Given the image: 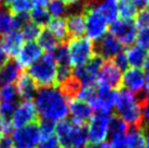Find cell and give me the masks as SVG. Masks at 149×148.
Returning <instances> with one entry per match:
<instances>
[{
  "instance_id": "obj_31",
  "label": "cell",
  "mask_w": 149,
  "mask_h": 148,
  "mask_svg": "<svg viewBox=\"0 0 149 148\" xmlns=\"http://www.w3.org/2000/svg\"><path fill=\"white\" fill-rule=\"evenodd\" d=\"M48 54L54 60L56 64H60V66L70 64L71 66L70 56H69V50H68L66 44H60L58 47H56L51 51H48Z\"/></svg>"
},
{
  "instance_id": "obj_1",
  "label": "cell",
  "mask_w": 149,
  "mask_h": 148,
  "mask_svg": "<svg viewBox=\"0 0 149 148\" xmlns=\"http://www.w3.org/2000/svg\"><path fill=\"white\" fill-rule=\"evenodd\" d=\"M35 108L39 119L61 121L69 114L66 100L57 87H38Z\"/></svg>"
},
{
  "instance_id": "obj_27",
  "label": "cell",
  "mask_w": 149,
  "mask_h": 148,
  "mask_svg": "<svg viewBox=\"0 0 149 148\" xmlns=\"http://www.w3.org/2000/svg\"><path fill=\"white\" fill-rule=\"evenodd\" d=\"M125 140H126L127 148H144L146 135L141 128H128L125 134Z\"/></svg>"
},
{
  "instance_id": "obj_16",
  "label": "cell",
  "mask_w": 149,
  "mask_h": 148,
  "mask_svg": "<svg viewBox=\"0 0 149 148\" xmlns=\"http://www.w3.org/2000/svg\"><path fill=\"white\" fill-rule=\"evenodd\" d=\"M70 112L72 120L79 124H87L94 114L91 105L82 99L70 101Z\"/></svg>"
},
{
  "instance_id": "obj_23",
  "label": "cell",
  "mask_w": 149,
  "mask_h": 148,
  "mask_svg": "<svg viewBox=\"0 0 149 148\" xmlns=\"http://www.w3.org/2000/svg\"><path fill=\"white\" fill-rule=\"evenodd\" d=\"M128 130V125L124 120L120 118L118 114H114L109 117V122H108V136L109 138H116L125 136L126 132Z\"/></svg>"
},
{
  "instance_id": "obj_12",
  "label": "cell",
  "mask_w": 149,
  "mask_h": 148,
  "mask_svg": "<svg viewBox=\"0 0 149 148\" xmlns=\"http://www.w3.org/2000/svg\"><path fill=\"white\" fill-rule=\"evenodd\" d=\"M38 121H39V118H38L37 111L33 103L23 101L17 106L14 111L11 123L13 128H20L25 125L34 123V122H38Z\"/></svg>"
},
{
  "instance_id": "obj_33",
  "label": "cell",
  "mask_w": 149,
  "mask_h": 148,
  "mask_svg": "<svg viewBox=\"0 0 149 148\" xmlns=\"http://www.w3.org/2000/svg\"><path fill=\"white\" fill-rule=\"evenodd\" d=\"M32 2L31 0H8V3L6 6V9L11 14L17 13L27 12L32 9Z\"/></svg>"
},
{
  "instance_id": "obj_41",
  "label": "cell",
  "mask_w": 149,
  "mask_h": 148,
  "mask_svg": "<svg viewBox=\"0 0 149 148\" xmlns=\"http://www.w3.org/2000/svg\"><path fill=\"white\" fill-rule=\"evenodd\" d=\"M132 95L133 98H134V101L139 107V109L144 110L147 107V105L149 103V96L147 94V91H146L145 88H141V89L135 91V93H132Z\"/></svg>"
},
{
  "instance_id": "obj_13",
  "label": "cell",
  "mask_w": 149,
  "mask_h": 148,
  "mask_svg": "<svg viewBox=\"0 0 149 148\" xmlns=\"http://www.w3.org/2000/svg\"><path fill=\"white\" fill-rule=\"evenodd\" d=\"M116 103V91L108 86L98 84L97 85V94L91 103V108H94L97 112L109 113L114 107Z\"/></svg>"
},
{
  "instance_id": "obj_47",
  "label": "cell",
  "mask_w": 149,
  "mask_h": 148,
  "mask_svg": "<svg viewBox=\"0 0 149 148\" xmlns=\"http://www.w3.org/2000/svg\"><path fill=\"white\" fill-rule=\"evenodd\" d=\"M8 59H9V57L7 56V54H6V51H4V49H3V47H2L1 43H0V66H3Z\"/></svg>"
},
{
  "instance_id": "obj_52",
  "label": "cell",
  "mask_w": 149,
  "mask_h": 148,
  "mask_svg": "<svg viewBox=\"0 0 149 148\" xmlns=\"http://www.w3.org/2000/svg\"><path fill=\"white\" fill-rule=\"evenodd\" d=\"M146 91H147V94L149 96V80H148V85H147V88H146Z\"/></svg>"
},
{
  "instance_id": "obj_34",
  "label": "cell",
  "mask_w": 149,
  "mask_h": 148,
  "mask_svg": "<svg viewBox=\"0 0 149 148\" xmlns=\"http://www.w3.org/2000/svg\"><path fill=\"white\" fill-rule=\"evenodd\" d=\"M12 31V14L0 4V38Z\"/></svg>"
},
{
  "instance_id": "obj_10",
  "label": "cell",
  "mask_w": 149,
  "mask_h": 148,
  "mask_svg": "<svg viewBox=\"0 0 149 148\" xmlns=\"http://www.w3.org/2000/svg\"><path fill=\"white\" fill-rule=\"evenodd\" d=\"M107 22L97 9H87L85 13V31L89 39H99L107 32Z\"/></svg>"
},
{
  "instance_id": "obj_29",
  "label": "cell",
  "mask_w": 149,
  "mask_h": 148,
  "mask_svg": "<svg viewBox=\"0 0 149 148\" xmlns=\"http://www.w3.org/2000/svg\"><path fill=\"white\" fill-rule=\"evenodd\" d=\"M96 9L108 23H113L118 19V7L116 1H102L96 7Z\"/></svg>"
},
{
  "instance_id": "obj_20",
  "label": "cell",
  "mask_w": 149,
  "mask_h": 148,
  "mask_svg": "<svg viewBox=\"0 0 149 148\" xmlns=\"http://www.w3.org/2000/svg\"><path fill=\"white\" fill-rule=\"evenodd\" d=\"M23 37L20 31H11L1 37L0 43L8 57H14L20 51L23 45Z\"/></svg>"
},
{
  "instance_id": "obj_48",
  "label": "cell",
  "mask_w": 149,
  "mask_h": 148,
  "mask_svg": "<svg viewBox=\"0 0 149 148\" xmlns=\"http://www.w3.org/2000/svg\"><path fill=\"white\" fill-rule=\"evenodd\" d=\"M51 0H31L32 4L36 6V7H45L49 3Z\"/></svg>"
},
{
  "instance_id": "obj_7",
  "label": "cell",
  "mask_w": 149,
  "mask_h": 148,
  "mask_svg": "<svg viewBox=\"0 0 149 148\" xmlns=\"http://www.w3.org/2000/svg\"><path fill=\"white\" fill-rule=\"evenodd\" d=\"M108 122L109 113L96 112L95 114H93L87 126L89 144L97 145L104 143V140L108 137Z\"/></svg>"
},
{
  "instance_id": "obj_9",
  "label": "cell",
  "mask_w": 149,
  "mask_h": 148,
  "mask_svg": "<svg viewBox=\"0 0 149 148\" xmlns=\"http://www.w3.org/2000/svg\"><path fill=\"white\" fill-rule=\"evenodd\" d=\"M123 45L111 34H104L102 37L93 43L94 54H98L102 59L112 60L120 51H122Z\"/></svg>"
},
{
  "instance_id": "obj_18",
  "label": "cell",
  "mask_w": 149,
  "mask_h": 148,
  "mask_svg": "<svg viewBox=\"0 0 149 148\" xmlns=\"http://www.w3.org/2000/svg\"><path fill=\"white\" fill-rule=\"evenodd\" d=\"M23 72L22 66L14 59H8L2 66H0V88L17 82Z\"/></svg>"
},
{
  "instance_id": "obj_46",
  "label": "cell",
  "mask_w": 149,
  "mask_h": 148,
  "mask_svg": "<svg viewBox=\"0 0 149 148\" xmlns=\"http://www.w3.org/2000/svg\"><path fill=\"white\" fill-rule=\"evenodd\" d=\"M12 140L10 135L3 134L0 136V148H12Z\"/></svg>"
},
{
  "instance_id": "obj_19",
  "label": "cell",
  "mask_w": 149,
  "mask_h": 148,
  "mask_svg": "<svg viewBox=\"0 0 149 148\" xmlns=\"http://www.w3.org/2000/svg\"><path fill=\"white\" fill-rule=\"evenodd\" d=\"M66 31L70 39L82 37L85 33V13L73 12L69 13L65 19Z\"/></svg>"
},
{
  "instance_id": "obj_43",
  "label": "cell",
  "mask_w": 149,
  "mask_h": 148,
  "mask_svg": "<svg viewBox=\"0 0 149 148\" xmlns=\"http://www.w3.org/2000/svg\"><path fill=\"white\" fill-rule=\"evenodd\" d=\"M136 41L139 46H141L143 48H149V27H144L141 29L139 32L136 34Z\"/></svg>"
},
{
  "instance_id": "obj_39",
  "label": "cell",
  "mask_w": 149,
  "mask_h": 148,
  "mask_svg": "<svg viewBox=\"0 0 149 148\" xmlns=\"http://www.w3.org/2000/svg\"><path fill=\"white\" fill-rule=\"evenodd\" d=\"M38 125H39L40 137H45V136L51 135V134H54V131H56V124H54V122L51 121V120L39 119Z\"/></svg>"
},
{
  "instance_id": "obj_21",
  "label": "cell",
  "mask_w": 149,
  "mask_h": 148,
  "mask_svg": "<svg viewBox=\"0 0 149 148\" xmlns=\"http://www.w3.org/2000/svg\"><path fill=\"white\" fill-rule=\"evenodd\" d=\"M83 88V84L81 83L79 78L72 75L70 77L65 80L63 83L59 85V91L62 94L66 101H72L79 98V95Z\"/></svg>"
},
{
  "instance_id": "obj_30",
  "label": "cell",
  "mask_w": 149,
  "mask_h": 148,
  "mask_svg": "<svg viewBox=\"0 0 149 148\" xmlns=\"http://www.w3.org/2000/svg\"><path fill=\"white\" fill-rule=\"evenodd\" d=\"M118 14H120L123 20H134L138 9L131 0H120L118 3Z\"/></svg>"
},
{
  "instance_id": "obj_35",
  "label": "cell",
  "mask_w": 149,
  "mask_h": 148,
  "mask_svg": "<svg viewBox=\"0 0 149 148\" xmlns=\"http://www.w3.org/2000/svg\"><path fill=\"white\" fill-rule=\"evenodd\" d=\"M20 96L17 94V87L9 84L0 88V103H19Z\"/></svg>"
},
{
  "instance_id": "obj_25",
  "label": "cell",
  "mask_w": 149,
  "mask_h": 148,
  "mask_svg": "<svg viewBox=\"0 0 149 148\" xmlns=\"http://www.w3.org/2000/svg\"><path fill=\"white\" fill-rule=\"evenodd\" d=\"M148 51L143 48L139 45H134L131 48H128V50L126 51V58H127L128 64H131L133 68H137L141 69V66H144L147 57Z\"/></svg>"
},
{
  "instance_id": "obj_36",
  "label": "cell",
  "mask_w": 149,
  "mask_h": 148,
  "mask_svg": "<svg viewBox=\"0 0 149 148\" xmlns=\"http://www.w3.org/2000/svg\"><path fill=\"white\" fill-rule=\"evenodd\" d=\"M69 6H66L61 0H51L48 6V12L54 17H62L68 14Z\"/></svg>"
},
{
  "instance_id": "obj_14",
  "label": "cell",
  "mask_w": 149,
  "mask_h": 148,
  "mask_svg": "<svg viewBox=\"0 0 149 148\" xmlns=\"http://www.w3.org/2000/svg\"><path fill=\"white\" fill-rule=\"evenodd\" d=\"M145 83L146 75L141 69H127L125 71L124 75L122 76V87L126 88L131 93H135L144 88Z\"/></svg>"
},
{
  "instance_id": "obj_17",
  "label": "cell",
  "mask_w": 149,
  "mask_h": 148,
  "mask_svg": "<svg viewBox=\"0 0 149 148\" xmlns=\"http://www.w3.org/2000/svg\"><path fill=\"white\" fill-rule=\"evenodd\" d=\"M17 91L20 96V99H23V101H31L35 97L37 93L38 86L34 80L27 72L23 71L21 75L17 80Z\"/></svg>"
},
{
  "instance_id": "obj_11",
  "label": "cell",
  "mask_w": 149,
  "mask_h": 148,
  "mask_svg": "<svg viewBox=\"0 0 149 148\" xmlns=\"http://www.w3.org/2000/svg\"><path fill=\"white\" fill-rule=\"evenodd\" d=\"M98 80L99 84L108 86L113 91L122 88V74L112 60L104 61L98 74Z\"/></svg>"
},
{
  "instance_id": "obj_26",
  "label": "cell",
  "mask_w": 149,
  "mask_h": 148,
  "mask_svg": "<svg viewBox=\"0 0 149 148\" xmlns=\"http://www.w3.org/2000/svg\"><path fill=\"white\" fill-rule=\"evenodd\" d=\"M87 144H88L87 125L74 122V128L71 140V148H86Z\"/></svg>"
},
{
  "instance_id": "obj_37",
  "label": "cell",
  "mask_w": 149,
  "mask_h": 148,
  "mask_svg": "<svg viewBox=\"0 0 149 148\" xmlns=\"http://www.w3.org/2000/svg\"><path fill=\"white\" fill-rule=\"evenodd\" d=\"M40 29H42L40 26H38L37 24H35V23L29 21V23L21 29L22 37H23V39H25V40L33 41L34 39H36L38 37V35L40 33Z\"/></svg>"
},
{
  "instance_id": "obj_2",
  "label": "cell",
  "mask_w": 149,
  "mask_h": 148,
  "mask_svg": "<svg viewBox=\"0 0 149 148\" xmlns=\"http://www.w3.org/2000/svg\"><path fill=\"white\" fill-rule=\"evenodd\" d=\"M116 114L124 120L128 128H141L143 114L139 107L134 101L133 95L126 88L122 87L116 93Z\"/></svg>"
},
{
  "instance_id": "obj_42",
  "label": "cell",
  "mask_w": 149,
  "mask_h": 148,
  "mask_svg": "<svg viewBox=\"0 0 149 148\" xmlns=\"http://www.w3.org/2000/svg\"><path fill=\"white\" fill-rule=\"evenodd\" d=\"M136 27L138 29H144L149 27V7L141 9L139 12H137L136 17Z\"/></svg>"
},
{
  "instance_id": "obj_3",
  "label": "cell",
  "mask_w": 149,
  "mask_h": 148,
  "mask_svg": "<svg viewBox=\"0 0 149 148\" xmlns=\"http://www.w3.org/2000/svg\"><path fill=\"white\" fill-rule=\"evenodd\" d=\"M57 64L48 52L42 54L38 60L27 66V73L38 87H57Z\"/></svg>"
},
{
  "instance_id": "obj_8",
  "label": "cell",
  "mask_w": 149,
  "mask_h": 148,
  "mask_svg": "<svg viewBox=\"0 0 149 148\" xmlns=\"http://www.w3.org/2000/svg\"><path fill=\"white\" fill-rule=\"evenodd\" d=\"M109 29L123 46H131L136 38V25L133 20H116L111 23Z\"/></svg>"
},
{
  "instance_id": "obj_5",
  "label": "cell",
  "mask_w": 149,
  "mask_h": 148,
  "mask_svg": "<svg viewBox=\"0 0 149 148\" xmlns=\"http://www.w3.org/2000/svg\"><path fill=\"white\" fill-rule=\"evenodd\" d=\"M11 134L12 143L17 148H35L40 138L38 122L17 128Z\"/></svg>"
},
{
  "instance_id": "obj_50",
  "label": "cell",
  "mask_w": 149,
  "mask_h": 148,
  "mask_svg": "<svg viewBox=\"0 0 149 148\" xmlns=\"http://www.w3.org/2000/svg\"><path fill=\"white\" fill-rule=\"evenodd\" d=\"M86 148H111V147H110V144H108V143H100V144H97V145L87 144Z\"/></svg>"
},
{
  "instance_id": "obj_4",
  "label": "cell",
  "mask_w": 149,
  "mask_h": 148,
  "mask_svg": "<svg viewBox=\"0 0 149 148\" xmlns=\"http://www.w3.org/2000/svg\"><path fill=\"white\" fill-rule=\"evenodd\" d=\"M68 46L69 56H70L71 66H81L91 60L94 56L93 41L86 37H77L71 39Z\"/></svg>"
},
{
  "instance_id": "obj_15",
  "label": "cell",
  "mask_w": 149,
  "mask_h": 148,
  "mask_svg": "<svg viewBox=\"0 0 149 148\" xmlns=\"http://www.w3.org/2000/svg\"><path fill=\"white\" fill-rule=\"evenodd\" d=\"M42 50L37 43L27 41L17 54V61L21 66H29L42 57Z\"/></svg>"
},
{
  "instance_id": "obj_45",
  "label": "cell",
  "mask_w": 149,
  "mask_h": 148,
  "mask_svg": "<svg viewBox=\"0 0 149 148\" xmlns=\"http://www.w3.org/2000/svg\"><path fill=\"white\" fill-rule=\"evenodd\" d=\"M110 140H111V144H110V147L111 148H127L125 136L116 137V138H112Z\"/></svg>"
},
{
  "instance_id": "obj_40",
  "label": "cell",
  "mask_w": 149,
  "mask_h": 148,
  "mask_svg": "<svg viewBox=\"0 0 149 148\" xmlns=\"http://www.w3.org/2000/svg\"><path fill=\"white\" fill-rule=\"evenodd\" d=\"M39 145H38V148H62L61 144L59 143L58 137L54 134L48 136H45V137H40L39 138Z\"/></svg>"
},
{
  "instance_id": "obj_6",
  "label": "cell",
  "mask_w": 149,
  "mask_h": 148,
  "mask_svg": "<svg viewBox=\"0 0 149 148\" xmlns=\"http://www.w3.org/2000/svg\"><path fill=\"white\" fill-rule=\"evenodd\" d=\"M102 63H104V59L98 54H94L89 61L83 66L75 68V70H73V75L79 78L81 83L83 84V86L94 85L98 78V74Z\"/></svg>"
},
{
  "instance_id": "obj_28",
  "label": "cell",
  "mask_w": 149,
  "mask_h": 148,
  "mask_svg": "<svg viewBox=\"0 0 149 148\" xmlns=\"http://www.w3.org/2000/svg\"><path fill=\"white\" fill-rule=\"evenodd\" d=\"M38 39V46L46 50V52L51 51L54 49L56 47H58L60 45V41L58 40V38L54 36V34L50 31L48 27L40 29V33L37 37Z\"/></svg>"
},
{
  "instance_id": "obj_51",
  "label": "cell",
  "mask_w": 149,
  "mask_h": 148,
  "mask_svg": "<svg viewBox=\"0 0 149 148\" xmlns=\"http://www.w3.org/2000/svg\"><path fill=\"white\" fill-rule=\"evenodd\" d=\"M61 1H63L66 6H71V4H74V3H76V2H79V1H82V0H61Z\"/></svg>"
},
{
  "instance_id": "obj_22",
  "label": "cell",
  "mask_w": 149,
  "mask_h": 148,
  "mask_svg": "<svg viewBox=\"0 0 149 148\" xmlns=\"http://www.w3.org/2000/svg\"><path fill=\"white\" fill-rule=\"evenodd\" d=\"M74 128V121L69 119L61 120L57 126V137L59 140V143L61 144L62 148H71V140H72V133Z\"/></svg>"
},
{
  "instance_id": "obj_38",
  "label": "cell",
  "mask_w": 149,
  "mask_h": 148,
  "mask_svg": "<svg viewBox=\"0 0 149 148\" xmlns=\"http://www.w3.org/2000/svg\"><path fill=\"white\" fill-rule=\"evenodd\" d=\"M29 21L31 19L27 12L12 14V31H21Z\"/></svg>"
},
{
  "instance_id": "obj_49",
  "label": "cell",
  "mask_w": 149,
  "mask_h": 148,
  "mask_svg": "<svg viewBox=\"0 0 149 148\" xmlns=\"http://www.w3.org/2000/svg\"><path fill=\"white\" fill-rule=\"evenodd\" d=\"M144 73H145L146 77L149 80V52L147 54V57H146V60H145V63H144Z\"/></svg>"
},
{
  "instance_id": "obj_44",
  "label": "cell",
  "mask_w": 149,
  "mask_h": 148,
  "mask_svg": "<svg viewBox=\"0 0 149 148\" xmlns=\"http://www.w3.org/2000/svg\"><path fill=\"white\" fill-rule=\"evenodd\" d=\"M113 63L116 66V68L120 71H126L128 69V62L127 58H126V52L125 51H120L116 54V57L113 58Z\"/></svg>"
},
{
  "instance_id": "obj_24",
  "label": "cell",
  "mask_w": 149,
  "mask_h": 148,
  "mask_svg": "<svg viewBox=\"0 0 149 148\" xmlns=\"http://www.w3.org/2000/svg\"><path fill=\"white\" fill-rule=\"evenodd\" d=\"M48 29L54 34V36L58 38L60 44H66L71 40L70 36L66 31V24H65V19L63 17H54V20H50L48 23Z\"/></svg>"
},
{
  "instance_id": "obj_32",
  "label": "cell",
  "mask_w": 149,
  "mask_h": 148,
  "mask_svg": "<svg viewBox=\"0 0 149 148\" xmlns=\"http://www.w3.org/2000/svg\"><path fill=\"white\" fill-rule=\"evenodd\" d=\"M29 19L32 20L33 23L37 24L38 26H47L48 23L51 20V15L48 12V10L45 7H35L31 11Z\"/></svg>"
}]
</instances>
